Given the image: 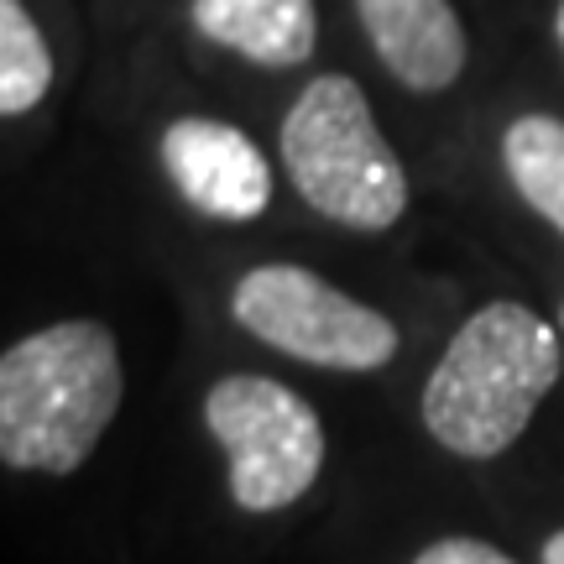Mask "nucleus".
<instances>
[{"mask_svg":"<svg viewBox=\"0 0 564 564\" xmlns=\"http://www.w3.org/2000/svg\"><path fill=\"white\" fill-rule=\"evenodd\" d=\"M564 366L560 324L533 303L491 299L449 335L419 392L429 440L455 460H497L528 434Z\"/></svg>","mask_w":564,"mask_h":564,"instance_id":"obj_1","label":"nucleus"},{"mask_svg":"<svg viewBox=\"0 0 564 564\" xmlns=\"http://www.w3.org/2000/svg\"><path fill=\"white\" fill-rule=\"evenodd\" d=\"M126 398V366L105 319H53L0 356V460L74 476Z\"/></svg>","mask_w":564,"mask_h":564,"instance_id":"obj_2","label":"nucleus"},{"mask_svg":"<svg viewBox=\"0 0 564 564\" xmlns=\"http://www.w3.org/2000/svg\"><path fill=\"white\" fill-rule=\"evenodd\" d=\"M278 162L293 194L340 230L382 236L403 220L413 199L408 167L382 137L371 95L340 68L314 74L282 110Z\"/></svg>","mask_w":564,"mask_h":564,"instance_id":"obj_3","label":"nucleus"},{"mask_svg":"<svg viewBox=\"0 0 564 564\" xmlns=\"http://www.w3.org/2000/svg\"><path fill=\"white\" fill-rule=\"evenodd\" d=\"M230 319L257 345L319 371H382L398 361V324L314 267L257 262L230 282Z\"/></svg>","mask_w":564,"mask_h":564,"instance_id":"obj_4","label":"nucleus"},{"mask_svg":"<svg viewBox=\"0 0 564 564\" xmlns=\"http://www.w3.org/2000/svg\"><path fill=\"white\" fill-rule=\"evenodd\" d=\"M204 429L220 444L230 502L241 512H282L303 502L324 470V419L299 387L230 371L204 392Z\"/></svg>","mask_w":564,"mask_h":564,"instance_id":"obj_5","label":"nucleus"},{"mask_svg":"<svg viewBox=\"0 0 564 564\" xmlns=\"http://www.w3.org/2000/svg\"><path fill=\"white\" fill-rule=\"evenodd\" d=\"M158 162L194 215L220 225L262 220L272 204V162L251 131L220 116H178L162 126Z\"/></svg>","mask_w":564,"mask_h":564,"instance_id":"obj_6","label":"nucleus"},{"mask_svg":"<svg viewBox=\"0 0 564 564\" xmlns=\"http://www.w3.org/2000/svg\"><path fill=\"white\" fill-rule=\"evenodd\" d=\"M371 53L413 95L455 89L470 63V37L455 0H350Z\"/></svg>","mask_w":564,"mask_h":564,"instance_id":"obj_7","label":"nucleus"},{"mask_svg":"<svg viewBox=\"0 0 564 564\" xmlns=\"http://www.w3.org/2000/svg\"><path fill=\"white\" fill-rule=\"evenodd\" d=\"M188 21L204 42L267 74L303 68L319 47V0H188Z\"/></svg>","mask_w":564,"mask_h":564,"instance_id":"obj_8","label":"nucleus"},{"mask_svg":"<svg viewBox=\"0 0 564 564\" xmlns=\"http://www.w3.org/2000/svg\"><path fill=\"white\" fill-rule=\"evenodd\" d=\"M502 173L512 194L564 236V121L528 110L502 131Z\"/></svg>","mask_w":564,"mask_h":564,"instance_id":"obj_9","label":"nucleus"},{"mask_svg":"<svg viewBox=\"0 0 564 564\" xmlns=\"http://www.w3.org/2000/svg\"><path fill=\"white\" fill-rule=\"evenodd\" d=\"M53 47L42 37L26 0H0V116L21 121L32 116L53 89Z\"/></svg>","mask_w":564,"mask_h":564,"instance_id":"obj_10","label":"nucleus"},{"mask_svg":"<svg viewBox=\"0 0 564 564\" xmlns=\"http://www.w3.org/2000/svg\"><path fill=\"white\" fill-rule=\"evenodd\" d=\"M413 564H518L512 554H502L486 539H465V533H449V539H434L413 554Z\"/></svg>","mask_w":564,"mask_h":564,"instance_id":"obj_11","label":"nucleus"},{"mask_svg":"<svg viewBox=\"0 0 564 564\" xmlns=\"http://www.w3.org/2000/svg\"><path fill=\"white\" fill-rule=\"evenodd\" d=\"M539 564H564V528L544 539V549H539Z\"/></svg>","mask_w":564,"mask_h":564,"instance_id":"obj_12","label":"nucleus"},{"mask_svg":"<svg viewBox=\"0 0 564 564\" xmlns=\"http://www.w3.org/2000/svg\"><path fill=\"white\" fill-rule=\"evenodd\" d=\"M554 42H560V53H564V0L554 6Z\"/></svg>","mask_w":564,"mask_h":564,"instance_id":"obj_13","label":"nucleus"},{"mask_svg":"<svg viewBox=\"0 0 564 564\" xmlns=\"http://www.w3.org/2000/svg\"><path fill=\"white\" fill-rule=\"evenodd\" d=\"M560 329H564V303H560Z\"/></svg>","mask_w":564,"mask_h":564,"instance_id":"obj_14","label":"nucleus"}]
</instances>
